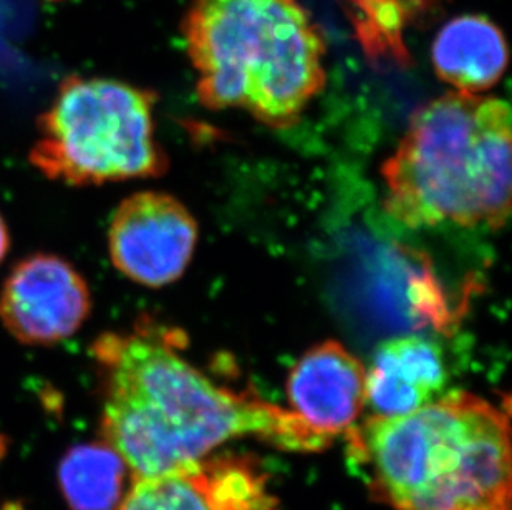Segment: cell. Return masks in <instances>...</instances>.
<instances>
[{
	"label": "cell",
	"instance_id": "6da1fadb",
	"mask_svg": "<svg viewBox=\"0 0 512 510\" xmlns=\"http://www.w3.org/2000/svg\"><path fill=\"white\" fill-rule=\"evenodd\" d=\"M166 330L138 325L93 343L105 386L103 436L136 481L193 471L229 439L259 436L289 451H322V436L292 411L216 385Z\"/></svg>",
	"mask_w": 512,
	"mask_h": 510
},
{
	"label": "cell",
	"instance_id": "7a4b0ae2",
	"mask_svg": "<svg viewBox=\"0 0 512 510\" xmlns=\"http://www.w3.org/2000/svg\"><path fill=\"white\" fill-rule=\"evenodd\" d=\"M373 494L395 510L511 509L508 413L456 391L348 431Z\"/></svg>",
	"mask_w": 512,
	"mask_h": 510
},
{
	"label": "cell",
	"instance_id": "3957f363",
	"mask_svg": "<svg viewBox=\"0 0 512 510\" xmlns=\"http://www.w3.org/2000/svg\"><path fill=\"white\" fill-rule=\"evenodd\" d=\"M181 35L209 110L289 128L324 90V35L300 0H191Z\"/></svg>",
	"mask_w": 512,
	"mask_h": 510
},
{
	"label": "cell",
	"instance_id": "277c9868",
	"mask_svg": "<svg viewBox=\"0 0 512 510\" xmlns=\"http://www.w3.org/2000/svg\"><path fill=\"white\" fill-rule=\"evenodd\" d=\"M511 150L508 103L451 90L418 108L383 164L385 209L411 229H501L511 212Z\"/></svg>",
	"mask_w": 512,
	"mask_h": 510
},
{
	"label": "cell",
	"instance_id": "5b68a950",
	"mask_svg": "<svg viewBox=\"0 0 512 510\" xmlns=\"http://www.w3.org/2000/svg\"><path fill=\"white\" fill-rule=\"evenodd\" d=\"M155 100V93L113 78H65L39 118L30 161L70 186L160 176L168 159L156 141Z\"/></svg>",
	"mask_w": 512,
	"mask_h": 510
},
{
	"label": "cell",
	"instance_id": "8992f818",
	"mask_svg": "<svg viewBox=\"0 0 512 510\" xmlns=\"http://www.w3.org/2000/svg\"><path fill=\"white\" fill-rule=\"evenodd\" d=\"M198 242L191 212L170 194L136 193L116 207L108 229L115 269L146 287L173 284L188 269Z\"/></svg>",
	"mask_w": 512,
	"mask_h": 510
},
{
	"label": "cell",
	"instance_id": "52a82bcc",
	"mask_svg": "<svg viewBox=\"0 0 512 510\" xmlns=\"http://www.w3.org/2000/svg\"><path fill=\"white\" fill-rule=\"evenodd\" d=\"M92 312L87 280L67 260H20L0 290V322L25 345L49 347L73 337Z\"/></svg>",
	"mask_w": 512,
	"mask_h": 510
},
{
	"label": "cell",
	"instance_id": "ba28073f",
	"mask_svg": "<svg viewBox=\"0 0 512 510\" xmlns=\"http://www.w3.org/2000/svg\"><path fill=\"white\" fill-rule=\"evenodd\" d=\"M287 398L292 413L332 439L355 428L367 406V368L342 343L327 340L290 368Z\"/></svg>",
	"mask_w": 512,
	"mask_h": 510
},
{
	"label": "cell",
	"instance_id": "9c48e42d",
	"mask_svg": "<svg viewBox=\"0 0 512 510\" xmlns=\"http://www.w3.org/2000/svg\"><path fill=\"white\" fill-rule=\"evenodd\" d=\"M448 373L441 348L423 337L380 343L367 368V405L375 416H401L430 405L445 390Z\"/></svg>",
	"mask_w": 512,
	"mask_h": 510
},
{
	"label": "cell",
	"instance_id": "30bf717a",
	"mask_svg": "<svg viewBox=\"0 0 512 510\" xmlns=\"http://www.w3.org/2000/svg\"><path fill=\"white\" fill-rule=\"evenodd\" d=\"M436 77L455 92L493 88L508 68V45L498 25L483 15H461L446 22L431 47Z\"/></svg>",
	"mask_w": 512,
	"mask_h": 510
},
{
	"label": "cell",
	"instance_id": "8fae6325",
	"mask_svg": "<svg viewBox=\"0 0 512 510\" xmlns=\"http://www.w3.org/2000/svg\"><path fill=\"white\" fill-rule=\"evenodd\" d=\"M125 462L108 444H82L60 464L63 496L73 510H112L120 499Z\"/></svg>",
	"mask_w": 512,
	"mask_h": 510
},
{
	"label": "cell",
	"instance_id": "7c38bea8",
	"mask_svg": "<svg viewBox=\"0 0 512 510\" xmlns=\"http://www.w3.org/2000/svg\"><path fill=\"white\" fill-rule=\"evenodd\" d=\"M118 510H223L209 491L201 464L168 476L140 479Z\"/></svg>",
	"mask_w": 512,
	"mask_h": 510
},
{
	"label": "cell",
	"instance_id": "4fadbf2b",
	"mask_svg": "<svg viewBox=\"0 0 512 510\" xmlns=\"http://www.w3.org/2000/svg\"><path fill=\"white\" fill-rule=\"evenodd\" d=\"M9 247V231H7V226H5L4 219H2V216H0V264H2V260L5 259L7 252H9Z\"/></svg>",
	"mask_w": 512,
	"mask_h": 510
},
{
	"label": "cell",
	"instance_id": "5bb4252c",
	"mask_svg": "<svg viewBox=\"0 0 512 510\" xmlns=\"http://www.w3.org/2000/svg\"><path fill=\"white\" fill-rule=\"evenodd\" d=\"M50 2H60V0H50Z\"/></svg>",
	"mask_w": 512,
	"mask_h": 510
}]
</instances>
